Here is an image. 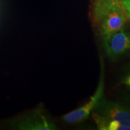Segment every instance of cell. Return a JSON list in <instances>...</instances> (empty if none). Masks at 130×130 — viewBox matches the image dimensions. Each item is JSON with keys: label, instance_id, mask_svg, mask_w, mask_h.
Wrapping results in <instances>:
<instances>
[{"label": "cell", "instance_id": "1", "mask_svg": "<svg viewBox=\"0 0 130 130\" xmlns=\"http://www.w3.org/2000/svg\"><path fill=\"white\" fill-rule=\"evenodd\" d=\"M91 18L98 35L102 39L123 29L128 18L121 1L93 0Z\"/></svg>", "mask_w": 130, "mask_h": 130}, {"label": "cell", "instance_id": "2", "mask_svg": "<svg viewBox=\"0 0 130 130\" xmlns=\"http://www.w3.org/2000/svg\"><path fill=\"white\" fill-rule=\"evenodd\" d=\"M100 79L99 81L96 90L93 95L90 97V100L85 104L79 107L77 109L68 113L62 117L63 122L68 124H74L80 123L85 121L91 115L95 107L97 106L100 101L104 96V69L103 61L101 60V71Z\"/></svg>", "mask_w": 130, "mask_h": 130}, {"label": "cell", "instance_id": "3", "mask_svg": "<svg viewBox=\"0 0 130 130\" xmlns=\"http://www.w3.org/2000/svg\"><path fill=\"white\" fill-rule=\"evenodd\" d=\"M105 53L110 58H117L130 50V32L124 29L102 39Z\"/></svg>", "mask_w": 130, "mask_h": 130}, {"label": "cell", "instance_id": "4", "mask_svg": "<svg viewBox=\"0 0 130 130\" xmlns=\"http://www.w3.org/2000/svg\"><path fill=\"white\" fill-rule=\"evenodd\" d=\"M93 111L105 118L130 125V111L126 107L102 97Z\"/></svg>", "mask_w": 130, "mask_h": 130}, {"label": "cell", "instance_id": "5", "mask_svg": "<svg viewBox=\"0 0 130 130\" xmlns=\"http://www.w3.org/2000/svg\"><path fill=\"white\" fill-rule=\"evenodd\" d=\"M55 123L40 111L36 112L21 123L20 128L22 129L54 130L57 128Z\"/></svg>", "mask_w": 130, "mask_h": 130}, {"label": "cell", "instance_id": "6", "mask_svg": "<svg viewBox=\"0 0 130 130\" xmlns=\"http://www.w3.org/2000/svg\"><path fill=\"white\" fill-rule=\"evenodd\" d=\"M98 129L100 130H130V125L116 120L103 117L95 111L91 113Z\"/></svg>", "mask_w": 130, "mask_h": 130}, {"label": "cell", "instance_id": "7", "mask_svg": "<svg viewBox=\"0 0 130 130\" xmlns=\"http://www.w3.org/2000/svg\"><path fill=\"white\" fill-rule=\"evenodd\" d=\"M121 2L128 19H130V0H121Z\"/></svg>", "mask_w": 130, "mask_h": 130}, {"label": "cell", "instance_id": "8", "mask_svg": "<svg viewBox=\"0 0 130 130\" xmlns=\"http://www.w3.org/2000/svg\"><path fill=\"white\" fill-rule=\"evenodd\" d=\"M125 83L130 88V75L126 78L125 81Z\"/></svg>", "mask_w": 130, "mask_h": 130}, {"label": "cell", "instance_id": "9", "mask_svg": "<svg viewBox=\"0 0 130 130\" xmlns=\"http://www.w3.org/2000/svg\"><path fill=\"white\" fill-rule=\"evenodd\" d=\"M126 108H127V109H128V110H129V111H130V106H128V107H126Z\"/></svg>", "mask_w": 130, "mask_h": 130}]
</instances>
